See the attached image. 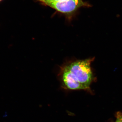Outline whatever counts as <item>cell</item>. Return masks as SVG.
Listing matches in <instances>:
<instances>
[{"mask_svg":"<svg viewBox=\"0 0 122 122\" xmlns=\"http://www.w3.org/2000/svg\"><path fill=\"white\" fill-rule=\"evenodd\" d=\"M94 59L71 60L60 66L58 76L62 88L68 91L90 90L94 79L91 65Z\"/></svg>","mask_w":122,"mask_h":122,"instance_id":"1","label":"cell"},{"mask_svg":"<svg viewBox=\"0 0 122 122\" xmlns=\"http://www.w3.org/2000/svg\"><path fill=\"white\" fill-rule=\"evenodd\" d=\"M44 5L48 6L56 11L65 14L69 19L81 7L89 8L91 5L83 0H65L53 1L48 0H37Z\"/></svg>","mask_w":122,"mask_h":122,"instance_id":"2","label":"cell"},{"mask_svg":"<svg viewBox=\"0 0 122 122\" xmlns=\"http://www.w3.org/2000/svg\"><path fill=\"white\" fill-rule=\"evenodd\" d=\"M115 122H122V116L119 118L116 117V119Z\"/></svg>","mask_w":122,"mask_h":122,"instance_id":"3","label":"cell"},{"mask_svg":"<svg viewBox=\"0 0 122 122\" xmlns=\"http://www.w3.org/2000/svg\"><path fill=\"white\" fill-rule=\"evenodd\" d=\"M48 0L51 1H61L65 0Z\"/></svg>","mask_w":122,"mask_h":122,"instance_id":"4","label":"cell"},{"mask_svg":"<svg viewBox=\"0 0 122 122\" xmlns=\"http://www.w3.org/2000/svg\"><path fill=\"white\" fill-rule=\"evenodd\" d=\"M2 0H0V1H2Z\"/></svg>","mask_w":122,"mask_h":122,"instance_id":"5","label":"cell"}]
</instances>
